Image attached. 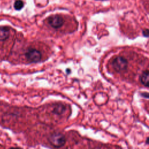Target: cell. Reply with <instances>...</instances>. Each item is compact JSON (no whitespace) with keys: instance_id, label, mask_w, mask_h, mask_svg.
Wrapping results in <instances>:
<instances>
[{"instance_id":"cell-1","label":"cell","mask_w":149,"mask_h":149,"mask_svg":"<svg viewBox=\"0 0 149 149\" xmlns=\"http://www.w3.org/2000/svg\"><path fill=\"white\" fill-rule=\"evenodd\" d=\"M48 140L52 146L56 148L62 147L66 143L65 137L61 133H54L49 137Z\"/></svg>"},{"instance_id":"cell-2","label":"cell","mask_w":149,"mask_h":149,"mask_svg":"<svg viewBox=\"0 0 149 149\" xmlns=\"http://www.w3.org/2000/svg\"><path fill=\"white\" fill-rule=\"evenodd\" d=\"M127 61L122 56H116L112 62V68L117 72H121L125 70L127 68Z\"/></svg>"},{"instance_id":"cell-3","label":"cell","mask_w":149,"mask_h":149,"mask_svg":"<svg viewBox=\"0 0 149 149\" xmlns=\"http://www.w3.org/2000/svg\"><path fill=\"white\" fill-rule=\"evenodd\" d=\"M27 59L33 63H37L41 59V52L36 49H29L25 54Z\"/></svg>"},{"instance_id":"cell-4","label":"cell","mask_w":149,"mask_h":149,"mask_svg":"<svg viewBox=\"0 0 149 149\" xmlns=\"http://www.w3.org/2000/svg\"><path fill=\"white\" fill-rule=\"evenodd\" d=\"M48 23L52 27L58 29L62 26L64 23V20L61 16L56 15L50 16L48 19Z\"/></svg>"},{"instance_id":"cell-5","label":"cell","mask_w":149,"mask_h":149,"mask_svg":"<svg viewBox=\"0 0 149 149\" xmlns=\"http://www.w3.org/2000/svg\"><path fill=\"white\" fill-rule=\"evenodd\" d=\"M140 80L142 84H143L145 87H148V82H149V74L148 71L147 70L144 71L140 77Z\"/></svg>"},{"instance_id":"cell-6","label":"cell","mask_w":149,"mask_h":149,"mask_svg":"<svg viewBox=\"0 0 149 149\" xmlns=\"http://www.w3.org/2000/svg\"><path fill=\"white\" fill-rule=\"evenodd\" d=\"M9 36V29L5 27H0V41L6 40Z\"/></svg>"},{"instance_id":"cell-7","label":"cell","mask_w":149,"mask_h":149,"mask_svg":"<svg viewBox=\"0 0 149 149\" xmlns=\"http://www.w3.org/2000/svg\"><path fill=\"white\" fill-rule=\"evenodd\" d=\"M23 2L21 0H17L14 3V8L17 10H20L23 7Z\"/></svg>"},{"instance_id":"cell-8","label":"cell","mask_w":149,"mask_h":149,"mask_svg":"<svg viewBox=\"0 0 149 149\" xmlns=\"http://www.w3.org/2000/svg\"><path fill=\"white\" fill-rule=\"evenodd\" d=\"M9 149H22V148H20V147H11V148H10Z\"/></svg>"}]
</instances>
